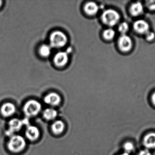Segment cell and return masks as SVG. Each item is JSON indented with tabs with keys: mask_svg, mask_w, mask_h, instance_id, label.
<instances>
[{
	"mask_svg": "<svg viewBox=\"0 0 155 155\" xmlns=\"http://www.w3.org/2000/svg\"><path fill=\"white\" fill-rule=\"evenodd\" d=\"M26 144V140L22 136L13 135L9 140L7 147L11 152L18 153L24 150Z\"/></svg>",
	"mask_w": 155,
	"mask_h": 155,
	"instance_id": "6da1fadb",
	"label": "cell"
},
{
	"mask_svg": "<svg viewBox=\"0 0 155 155\" xmlns=\"http://www.w3.org/2000/svg\"><path fill=\"white\" fill-rule=\"evenodd\" d=\"M68 41V38L66 34L59 31L52 32L50 37V43L51 48H63L66 46Z\"/></svg>",
	"mask_w": 155,
	"mask_h": 155,
	"instance_id": "7a4b0ae2",
	"label": "cell"
},
{
	"mask_svg": "<svg viewBox=\"0 0 155 155\" xmlns=\"http://www.w3.org/2000/svg\"><path fill=\"white\" fill-rule=\"evenodd\" d=\"M41 110V105L39 101L34 100H30L27 101L24 107L23 111L28 117H33L37 116Z\"/></svg>",
	"mask_w": 155,
	"mask_h": 155,
	"instance_id": "3957f363",
	"label": "cell"
},
{
	"mask_svg": "<svg viewBox=\"0 0 155 155\" xmlns=\"http://www.w3.org/2000/svg\"><path fill=\"white\" fill-rule=\"evenodd\" d=\"M101 20L106 25L112 27L118 22L120 20L119 14L114 10H107L102 13Z\"/></svg>",
	"mask_w": 155,
	"mask_h": 155,
	"instance_id": "277c9868",
	"label": "cell"
},
{
	"mask_svg": "<svg viewBox=\"0 0 155 155\" xmlns=\"http://www.w3.org/2000/svg\"><path fill=\"white\" fill-rule=\"evenodd\" d=\"M118 45L120 49L123 52H128L132 48V41L127 35H122L118 41Z\"/></svg>",
	"mask_w": 155,
	"mask_h": 155,
	"instance_id": "5b68a950",
	"label": "cell"
},
{
	"mask_svg": "<svg viewBox=\"0 0 155 155\" xmlns=\"http://www.w3.org/2000/svg\"><path fill=\"white\" fill-rule=\"evenodd\" d=\"M24 124L22 120L17 118H14L9 122V129L7 131L8 135L12 136L15 132L19 131Z\"/></svg>",
	"mask_w": 155,
	"mask_h": 155,
	"instance_id": "8992f818",
	"label": "cell"
},
{
	"mask_svg": "<svg viewBox=\"0 0 155 155\" xmlns=\"http://www.w3.org/2000/svg\"><path fill=\"white\" fill-rule=\"evenodd\" d=\"M16 111V107L11 102L4 103L0 108V113L2 117H8L12 116Z\"/></svg>",
	"mask_w": 155,
	"mask_h": 155,
	"instance_id": "52a82bcc",
	"label": "cell"
},
{
	"mask_svg": "<svg viewBox=\"0 0 155 155\" xmlns=\"http://www.w3.org/2000/svg\"><path fill=\"white\" fill-rule=\"evenodd\" d=\"M53 61L56 66L61 68L64 67L68 63V56L66 52L61 51L55 55Z\"/></svg>",
	"mask_w": 155,
	"mask_h": 155,
	"instance_id": "ba28073f",
	"label": "cell"
},
{
	"mask_svg": "<svg viewBox=\"0 0 155 155\" xmlns=\"http://www.w3.org/2000/svg\"><path fill=\"white\" fill-rule=\"evenodd\" d=\"M39 130L37 127L34 126H28L26 129L25 135L26 137L31 141H35L39 137Z\"/></svg>",
	"mask_w": 155,
	"mask_h": 155,
	"instance_id": "9c48e42d",
	"label": "cell"
},
{
	"mask_svg": "<svg viewBox=\"0 0 155 155\" xmlns=\"http://www.w3.org/2000/svg\"><path fill=\"white\" fill-rule=\"evenodd\" d=\"M44 101L45 103L50 106H57L60 104L61 98L57 93L51 92L44 97Z\"/></svg>",
	"mask_w": 155,
	"mask_h": 155,
	"instance_id": "30bf717a",
	"label": "cell"
},
{
	"mask_svg": "<svg viewBox=\"0 0 155 155\" xmlns=\"http://www.w3.org/2000/svg\"><path fill=\"white\" fill-rule=\"evenodd\" d=\"M133 28L136 32L139 34H146L149 31V26L147 22L143 20H139L135 21Z\"/></svg>",
	"mask_w": 155,
	"mask_h": 155,
	"instance_id": "8fae6325",
	"label": "cell"
},
{
	"mask_svg": "<svg viewBox=\"0 0 155 155\" xmlns=\"http://www.w3.org/2000/svg\"><path fill=\"white\" fill-rule=\"evenodd\" d=\"M143 144L146 149L155 148V132H151L147 134L143 140Z\"/></svg>",
	"mask_w": 155,
	"mask_h": 155,
	"instance_id": "7c38bea8",
	"label": "cell"
},
{
	"mask_svg": "<svg viewBox=\"0 0 155 155\" xmlns=\"http://www.w3.org/2000/svg\"><path fill=\"white\" fill-rule=\"evenodd\" d=\"M84 11L86 14L89 16L96 15L99 10V7L97 3L92 2H87L85 4L84 8Z\"/></svg>",
	"mask_w": 155,
	"mask_h": 155,
	"instance_id": "4fadbf2b",
	"label": "cell"
},
{
	"mask_svg": "<svg viewBox=\"0 0 155 155\" xmlns=\"http://www.w3.org/2000/svg\"><path fill=\"white\" fill-rule=\"evenodd\" d=\"M51 129L55 135H60L64 131L65 124L62 120H56L51 125Z\"/></svg>",
	"mask_w": 155,
	"mask_h": 155,
	"instance_id": "5bb4252c",
	"label": "cell"
},
{
	"mask_svg": "<svg viewBox=\"0 0 155 155\" xmlns=\"http://www.w3.org/2000/svg\"><path fill=\"white\" fill-rule=\"evenodd\" d=\"M143 5L140 2L133 3L130 8V12L133 16H138L141 15L143 12Z\"/></svg>",
	"mask_w": 155,
	"mask_h": 155,
	"instance_id": "9a60e30c",
	"label": "cell"
},
{
	"mask_svg": "<svg viewBox=\"0 0 155 155\" xmlns=\"http://www.w3.org/2000/svg\"><path fill=\"white\" fill-rule=\"evenodd\" d=\"M58 116V112L56 110L51 108L46 109L43 112V116L45 119L48 120H53Z\"/></svg>",
	"mask_w": 155,
	"mask_h": 155,
	"instance_id": "2e32d148",
	"label": "cell"
},
{
	"mask_svg": "<svg viewBox=\"0 0 155 155\" xmlns=\"http://www.w3.org/2000/svg\"><path fill=\"white\" fill-rule=\"evenodd\" d=\"M51 47L47 44L41 45L39 50L40 55L43 58H48L51 54Z\"/></svg>",
	"mask_w": 155,
	"mask_h": 155,
	"instance_id": "e0dca14e",
	"label": "cell"
},
{
	"mask_svg": "<svg viewBox=\"0 0 155 155\" xmlns=\"http://www.w3.org/2000/svg\"><path fill=\"white\" fill-rule=\"evenodd\" d=\"M116 35V32L114 30L111 28L107 29L103 32V37L107 40L113 39Z\"/></svg>",
	"mask_w": 155,
	"mask_h": 155,
	"instance_id": "ac0fdd59",
	"label": "cell"
},
{
	"mask_svg": "<svg viewBox=\"0 0 155 155\" xmlns=\"http://www.w3.org/2000/svg\"><path fill=\"white\" fill-rule=\"evenodd\" d=\"M123 148L125 153L130 154L135 150V148L134 144L130 141H127L123 144Z\"/></svg>",
	"mask_w": 155,
	"mask_h": 155,
	"instance_id": "d6986e66",
	"label": "cell"
},
{
	"mask_svg": "<svg viewBox=\"0 0 155 155\" xmlns=\"http://www.w3.org/2000/svg\"><path fill=\"white\" fill-rule=\"evenodd\" d=\"M129 30V26L127 22H122L120 24L118 27V30L122 35H124Z\"/></svg>",
	"mask_w": 155,
	"mask_h": 155,
	"instance_id": "ffe728a7",
	"label": "cell"
},
{
	"mask_svg": "<svg viewBox=\"0 0 155 155\" xmlns=\"http://www.w3.org/2000/svg\"><path fill=\"white\" fill-rule=\"evenodd\" d=\"M146 6L150 10H155V1H148L146 2Z\"/></svg>",
	"mask_w": 155,
	"mask_h": 155,
	"instance_id": "44dd1931",
	"label": "cell"
},
{
	"mask_svg": "<svg viewBox=\"0 0 155 155\" xmlns=\"http://www.w3.org/2000/svg\"><path fill=\"white\" fill-rule=\"evenodd\" d=\"M146 39L148 41H151L153 40L155 38V33L151 31H148L146 34Z\"/></svg>",
	"mask_w": 155,
	"mask_h": 155,
	"instance_id": "7402d4cb",
	"label": "cell"
},
{
	"mask_svg": "<svg viewBox=\"0 0 155 155\" xmlns=\"http://www.w3.org/2000/svg\"><path fill=\"white\" fill-rule=\"evenodd\" d=\"M138 155H151V154L149 150L146 149L142 150L141 151H140Z\"/></svg>",
	"mask_w": 155,
	"mask_h": 155,
	"instance_id": "603a6c76",
	"label": "cell"
},
{
	"mask_svg": "<svg viewBox=\"0 0 155 155\" xmlns=\"http://www.w3.org/2000/svg\"><path fill=\"white\" fill-rule=\"evenodd\" d=\"M151 101H152V104L155 106V92L152 94V97H151Z\"/></svg>",
	"mask_w": 155,
	"mask_h": 155,
	"instance_id": "cb8c5ba5",
	"label": "cell"
},
{
	"mask_svg": "<svg viewBox=\"0 0 155 155\" xmlns=\"http://www.w3.org/2000/svg\"><path fill=\"white\" fill-rule=\"evenodd\" d=\"M130 155V154H127V153H125V152H124V153L120 154V155Z\"/></svg>",
	"mask_w": 155,
	"mask_h": 155,
	"instance_id": "d4e9b609",
	"label": "cell"
},
{
	"mask_svg": "<svg viewBox=\"0 0 155 155\" xmlns=\"http://www.w3.org/2000/svg\"><path fill=\"white\" fill-rule=\"evenodd\" d=\"M2 1H0V7H1L2 5Z\"/></svg>",
	"mask_w": 155,
	"mask_h": 155,
	"instance_id": "484cf974",
	"label": "cell"
}]
</instances>
